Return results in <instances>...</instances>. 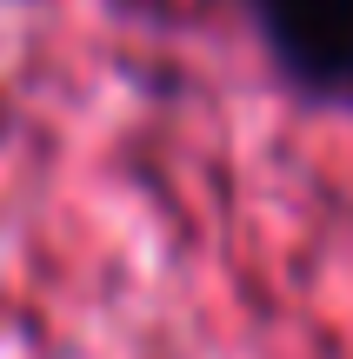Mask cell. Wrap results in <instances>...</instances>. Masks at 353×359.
Listing matches in <instances>:
<instances>
[{
    "mask_svg": "<svg viewBox=\"0 0 353 359\" xmlns=\"http://www.w3.org/2000/svg\"><path fill=\"white\" fill-rule=\"evenodd\" d=\"M274 74L307 107L353 114V0H240Z\"/></svg>",
    "mask_w": 353,
    "mask_h": 359,
    "instance_id": "1",
    "label": "cell"
}]
</instances>
